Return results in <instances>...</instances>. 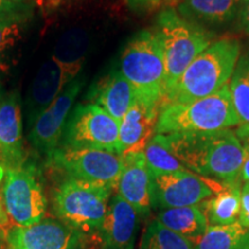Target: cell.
<instances>
[{"label": "cell", "instance_id": "cell-5", "mask_svg": "<svg viewBox=\"0 0 249 249\" xmlns=\"http://www.w3.org/2000/svg\"><path fill=\"white\" fill-rule=\"evenodd\" d=\"M155 29L163 43L167 95L194 59L213 43V35L204 27L183 18L173 8H165L157 15Z\"/></svg>", "mask_w": 249, "mask_h": 249}, {"label": "cell", "instance_id": "cell-10", "mask_svg": "<svg viewBox=\"0 0 249 249\" xmlns=\"http://www.w3.org/2000/svg\"><path fill=\"white\" fill-rule=\"evenodd\" d=\"M213 193L214 189L202 177L188 170L151 176L152 208L160 210L197 205Z\"/></svg>", "mask_w": 249, "mask_h": 249}, {"label": "cell", "instance_id": "cell-19", "mask_svg": "<svg viewBox=\"0 0 249 249\" xmlns=\"http://www.w3.org/2000/svg\"><path fill=\"white\" fill-rule=\"evenodd\" d=\"M239 0H181L178 13L198 26H222L235 18Z\"/></svg>", "mask_w": 249, "mask_h": 249}, {"label": "cell", "instance_id": "cell-2", "mask_svg": "<svg viewBox=\"0 0 249 249\" xmlns=\"http://www.w3.org/2000/svg\"><path fill=\"white\" fill-rule=\"evenodd\" d=\"M240 50L238 39L214 40L189 65L161 105L193 102L222 89L234 73Z\"/></svg>", "mask_w": 249, "mask_h": 249}, {"label": "cell", "instance_id": "cell-30", "mask_svg": "<svg viewBox=\"0 0 249 249\" xmlns=\"http://www.w3.org/2000/svg\"><path fill=\"white\" fill-rule=\"evenodd\" d=\"M241 9L239 12V23H240L241 30L246 34H249V0L242 2Z\"/></svg>", "mask_w": 249, "mask_h": 249}, {"label": "cell", "instance_id": "cell-35", "mask_svg": "<svg viewBox=\"0 0 249 249\" xmlns=\"http://www.w3.org/2000/svg\"><path fill=\"white\" fill-rule=\"evenodd\" d=\"M0 249H2V244H1V239H0Z\"/></svg>", "mask_w": 249, "mask_h": 249}, {"label": "cell", "instance_id": "cell-25", "mask_svg": "<svg viewBox=\"0 0 249 249\" xmlns=\"http://www.w3.org/2000/svg\"><path fill=\"white\" fill-rule=\"evenodd\" d=\"M139 249H195V245L155 219L143 233Z\"/></svg>", "mask_w": 249, "mask_h": 249}, {"label": "cell", "instance_id": "cell-36", "mask_svg": "<svg viewBox=\"0 0 249 249\" xmlns=\"http://www.w3.org/2000/svg\"><path fill=\"white\" fill-rule=\"evenodd\" d=\"M0 97H1V86H0Z\"/></svg>", "mask_w": 249, "mask_h": 249}, {"label": "cell", "instance_id": "cell-34", "mask_svg": "<svg viewBox=\"0 0 249 249\" xmlns=\"http://www.w3.org/2000/svg\"><path fill=\"white\" fill-rule=\"evenodd\" d=\"M5 1H12V2H22L23 0H5Z\"/></svg>", "mask_w": 249, "mask_h": 249}, {"label": "cell", "instance_id": "cell-33", "mask_svg": "<svg viewBox=\"0 0 249 249\" xmlns=\"http://www.w3.org/2000/svg\"><path fill=\"white\" fill-rule=\"evenodd\" d=\"M5 178V169L0 165V183H1L2 180Z\"/></svg>", "mask_w": 249, "mask_h": 249}, {"label": "cell", "instance_id": "cell-11", "mask_svg": "<svg viewBox=\"0 0 249 249\" xmlns=\"http://www.w3.org/2000/svg\"><path fill=\"white\" fill-rule=\"evenodd\" d=\"M83 83L82 79L71 81L31 126L29 134L31 144L39 152L48 156V158L60 147L65 124Z\"/></svg>", "mask_w": 249, "mask_h": 249}, {"label": "cell", "instance_id": "cell-24", "mask_svg": "<svg viewBox=\"0 0 249 249\" xmlns=\"http://www.w3.org/2000/svg\"><path fill=\"white\" fill-rule=\"evenodd\" d=\"M143 152L150 176H160L187 170L167 147L163 134H155Z\"/></svg>", "mask_w": 249, "mask_h": 249}, {"label": "cell", "instance_id": "cell-22", "mask_svg": "<svg viewBox=\"0 0 249 249\" xmlns=\"http://www.w3.org/2000/svg\"><path fill=\"white\" fill-rule=\"evenodd\" d=\"M229 85L239 120L235 133L239 139L249 143V53L239 59Z\"/></svg>", "mask_w": 249, "mask_h": 249}, {"label": "cell", "instance_id": "cell-4", "mask_svg": "<svg viewBox=\"0 0 249 249\" xmlns=\"http://www.w3.org/2000/svg\"><path fill=\"white\" fill-rule=\"evenodd\" d=\"M230 85L207 97L188 103L161 105L155 134L213 132L238 126Z\"/></svg>", "mask_w": 249, "mask_h": 249}, {"label": "cell", "instance_id": "cell-7", "mask_svg": "<svg viewBox=\"0 0 249 249\" xmlns=\"http://www.w3.org/2000/svg\"><path fill=\"white\" fill-rule=\"evenodd\" d=\"M120 121L96 104H77L65 124L60 147L90 148L119 154Z\"/></svg>", "mask_w": 249, "mask_h": 249}, {"label": "cell", "instance_id": "cell-13", "mask_svg": "<svg viewBox=\"0 0 249 249\" xmlns=\"http://www.w3.org/2000/svg\"><path fill=\"white\" fill-rule=\"evenodd\" d=\"M80 68L61 64L54 57L43 64L31 86L28 99V118L33 126L38 116L75 79Z\"/></svg>", "mask_w": 249, "mask_h": 249}, {"label": "cell", "instance_id": "cell-17", "mask_svg": "<svg viewBox=\"0 0 249 249\" xmlns=\"http://www.w3.org/2000/svg\"><path fill=\"white\" fill-rule=\"evenodd\" d=\"M160 107L149 105L135 98V101L120 121L119 155L143 152L155 135Z\"/></svg>", "mask_w": 249, "mask_h": 249}, {"label": "cell", "instance_id": "cell-12", "mask_svg": "<svg viewBox=\"0 0 249 249\" xmlns=\"http://www.w3.org/2000/svg\"><path fill=\"white\" fill-rule=\"evenodd\" d=\"M11 249H80L81 233L59 220L43 218L31 226L7 230Z\"/></svg>", "mask_w": 249, "mask_h": 249}, {"label": "cell", "instance_id": "cell-23", "mask_svg": "<svg viewBox=\"0 0 249 249\" xmlns=\"http://www.w3.org/2000/svg\"><path fill=\"white\" fill-rule=\"evenodd\" d=\"M195 249H249V229L239 223L209 225Z\"/></svg>", "mask_w": 249, "mask_h": 249}, {"label": "cell", "instance_id": "cell-3", "mask_svg": "<svg viewBox=\"0 0 249 249\" xmlns=\"http://www.w3.org/2000/svg\"><path fill=\"white\" fill-rule=\"evenodd\" d=\"M120 71L132 85L136 98L160 108L166 95L164 50L155 28L139 31L129 40L121 54Z\"/></svg>", "mask_w": 249, "mask_h": 249}, {"label": "cell", "instance_id": "cell-26", "mask_svg": "<svg viewBox=\"0 0 249 249\" xmlns=\"http://www.w3.org/2000/svg\"><path fill=\"white\" fill-rule=\"evenodd\" d=\"M27 12L0 15V57L17 44L22 34Z\"/></svg>", "mask_w": 249, "mask_h": 249}, {"label": "cell", "instance_id": "cell-16", "mask_svg": "<svg viewBox=\"0 0 249 249\" xmlns=\"http://www.w3.org/2000/svg\"><path fill=\"white\" fill-rule=\"evenodd\" d=\"M22 112L17 93L0 102V165L17 169L24 165Z\"/></svg>", "mask_w": 249, "mask_h": 249}, {"label": "cell", "instance_id": "cell-15", "mask_svg": "<svg viewBox=\"0 0 249 249\" xmlns=\"http://www.w3.org/2000/svg\"><path fill=\"white\" fill-rule=\"evenodd\" d=\"M124 169L117 192L140 216H148L152 209L151 176L144 152L124 155Z\"/></svg>", "mask_w": 249, "mask_h": 249}, {"label": "cell", "instance_id": "cell-9", "mask_svg": "<svg viewBox=\"0 0 249 249\" xmlns=\"http://www.w3.org/2000/svg\"><path fill=\"white\" fill-rule=\"evenodd\" d=\"M1 198L11 227L31 226L44 218L46 198L33 167L5 170Z\"/></svg>", "mask_w": 249, "mask_h": 249}, {"label": "cell", "instance_id": "cell-1", "mask_svg": "<svg viewBox=\"0 0 249 249\" xmlns=\"http://www.w3.org/2000/svg\"><path fill=\"white\" fill-rule=\"evenodd\" d=\"M167 147L191 172L222 185L239 183L246 147L232 129L163 134Z\"/></svg>", "mask_w": 249, "mask_h": 249}, {"label": "cell", "instance_id": "cell-8", "mask_svg": "<svg viewBox=\"0 0 249 249\" xmlns=\"http://www.w3.org/2000/svg\"><path fill=\"white\" fill-rule=\"evenodd\" d=\"M49 163L64 171L70 178L117 189L124 169V157L116 152L90 148L59 147Z\"/></svg>", "mask_w": 249, "mask_h": 249}, {"label": "cell", "instance_id": "cell-14", "mask_svg": "<svg viewBox=\"0 0 249 249\" xmlns=\"http://www.w3.org/2000/svg\"><path fill=\"white\" fill-rule=\"evenodd\" d=\"M140 214L123 197H111L107 216L98 230L101 249H134Z\"/></svg>", "mask_w": 249, "mask_h": 249}, {"label": "cell", "instance_id": "cell-37", "mask_svg": "<svg viewBox=\"0 0 249 249\" xmlns=\"http://www.w3.org/2000/svg\"><path fill=\"white\" fill-rule=\"evenodd\" d=\"M239 1H240V2H244V1H246V0H239Z\"/></svg>", "mask_w": 249, "mask_h": 249}, {"label": "cell", "instance_id": "cell-21", "mask_svg": "<svg viewBox=\"0 0 249 249\" xmlns=\"http://www.w3.org/2000/svg\"><path fill=\"white\" fill-rule=\"evenodd\" d=\"M241 187L240 182L224 185L222 191L198 204L209 225H231L239 223Z\"/></svg>", "mask_w": 249, "mask_h": 249}, {"label": "cell", "instance_id": "cell-18", "mask_svg": "<svg viewBox=\"0 0 249 249\" xmlns=\"http://www.w3.org/2000/svg\"><path fill=\"white\" fill-rule=\"evenodd\" d=\"M88 98L118 121L132 107L136 95L128 80L120 71H112L90 89Z\"/></svg>", "mask_w": 249, "mask_h": 249}, {"label": "cell", "instance_id": "cell-31", "mask_svg": "<svg viewBox=\"0 0 249 249\" xmlns=\"http://www.w3.org/2000/svg\"><path fill=\"white\" fill-rule=\"evenodd\" d=\"M241 180H244L245 183H249V143L246 145V158L241 170Z\"/></svg>", "mask_w": 249, "mask_h": 249}, {"label": "cell", "instance_id": "cell-28", "mask_svg": "<svg viewBox=\"0 0 249 249\" xmlns=\"http://www.w3.org/2000/svg\"><path fill=\"white\" fill-rule=\"evenodd\" d=\"M239 224L249 229V183H244L241 187V208Z\"/></svg>", "mask_w": 249, "mask_h": 249}, {"label": "cell", "instance_id": "cell-6", "mask_svg": "<svg viewBox=\"0 0 249 249\" xmlns=\"http://www.w3.org/2000/svg\"><path fill=\"white\" fill-rule=\"evenodd\" d=\"M111 193L104 186L67 177L54 192L55 213L81 234L98 232L107 216Z\"/></svg>", "mask_w": 249, "mask_h": 249}, {"label": "cell", "instance_id": "cell-20", "mask_svg": "<svg viewBox=\"0 0 249 249\" xmlns=\"http://www.w3.org/2000/svg\"><path fill=\"white\" fill-rule=\"evenodd\" d=\"M156 219L194 245L201 240L209 226L198 204L160 210Z\"/></svg>", "mask_w": 249, "mask_h": 249}, {"label": "cell", "instance_id": "cell-27", "mask_svg": "<svg viewBox=\"0 0 249 249\" xmlns=\"http://www.w3.org/2000/svg\"><path fill=\"white\" fill-rule=\"evenodd\" d=\"M164 0H124L126 6L134 13L142 14L154 11Z\"/></svg>", "mask_w": 249, "mask_h": 249}, {"label": "cell", "instance_id": "cell-32", "mask_svg": "<svg viewBox=\"0 0 249 249\" xmlns=\"http://www.w3.org/2000/svg\"><path fill=\"white\" fill-rule=\"evenodd\" d=\"M0 229H11V225H9V220L7 214L5 213L4 204H2V198L1 195H0Z\"/></svg>", "mask_w": 249, "mask_h": 249}, {"label": "cell", "instance_id": "cell-29", "mask_svg": "<svg viewBox=\"0 0 249 249\" xmlns=\"http://www.w3.org/2000/svg\"><path fill=\"white\" fill-rule=\"evenodd\" d=\"M22 12H27L26 5L22 4V2H12L0 0V15L22 13Z\"/></svg>", "mask_w": 249, "mask_h": 249}]
</instances>
